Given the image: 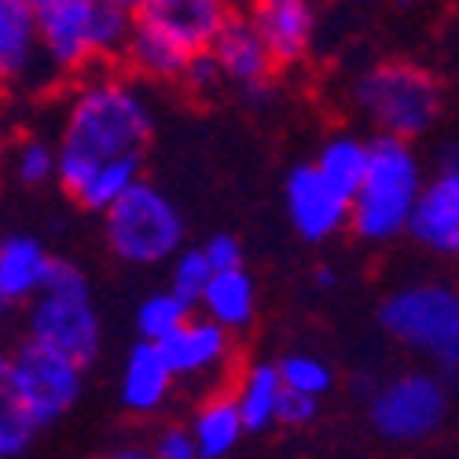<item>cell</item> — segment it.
Here are the masks:
<instances>
[{"instance_id": "e0dca14e", "label": "cell", "mask_w": 459, "mask_h": 459, "mask_svg": "<svg viewBox=\"0 0 459 459\" xmlns=\"http://www.w3.org/2000/svg\"><path fill=\"white\" fill-rule=\"evenodd\" d=\"M177 394V378L162 357L159 346L151 342H133L126 360H122V375H118V401L129 415L151 419L162 415L169 408Z\"/></svg>"}, {"instance_id": "2e32d148", "label": "cell", "mask_w": 459, "mask_h": 459, "mask_svg": "<svg viewBox=\"0 0 459 459\" xmlns=\"http://www.w3.org/2000/svg\"><path fill=\"white\" fill-rule=\"evenodd\" d=\"M52 78L37 41L33 0H0V96L37 89Z\"/></svg>"}, {"instance_id": "4fadbf2b", "label": "cell", "mask_w": 459, "mask_h": 459, "mask_svg": "<svg viewBox=\"0 0 459 459\" xmlns=\"http://www.w3.org/2000/svg\"><path fill=\"white\" fill-rule=\"evenodd\" d=\"M283 206L290 217V228L305 243H327L350 228V199L334 191L313 162L290 166L283 180Z\"/></svg>"}, {"instance_id": "4316f807", "label": "cell", "mask_w": 459, "mask_h": 459, "mask_svg": "<svg viewBox=\"0 0 459 459\" xmlns=\"http://www.w3.org/2000/svg\"><path fill=\"white\" fill-rule=\"evenodd\" d=\"M213 280V269L203 254V247H184L173 261H169V294H177L191 313L199 309V298L206 290V283Z\"/></svg>"}, {"instance_id": "5b68a950", "label": "cell", "mask_w": 459, "mask_h": 459, "mask_svg": "<svg viewBox=\"0 0 459 459\" xmlns=\"http://www.w3.org/2000/svg\"><path fill=\"white\" fill-rule=\"evenodd\" d=\"M427 184V169L419 151L404 140L371 136V159L364 184L350 199V232L360 243L382 247L408 236V224Z\"/></svg>"}, {"instance_id": "7a4b0ae2", "label": "cell", "mask_w": 459, "mask_h": 459, "mask_svg": "<svg viewBox=\"0 0 459 459\" xmlns=\"http://www.w3.org/2000/svg\"><path fill=\"white\" fill-rule=\"evenodd\" d=\"M37 41L52 78L78 82L92 70L122 66L136 26L129 0H33Z\"/></svg>"}, {"instance_id": "8fae6325", "label": "cell", "mask_w": 459, "mask_h": 459, "mask_svg": "<svg viewBox=\"0 0 459 459\" xmlns=\"http://www.w3.org/2000/svg\"><path fill=\"white\" fill-rule=\"evenodd\" d=\"M162 357L177 378V390L187 386L203 394L213 390H228V382L239 371V346H236V334L221 331L217 324H210L206 316L191 313L187 324L162 342Z\"/></svg>"}, {"instance_id": "30bf717a", "label": "cell", "mask_w": 459, "mask_h": 459, "mask_svg": "<svg viewBox=\"0 0 459 459\" xmlns=\"http://www.w3.org/2000/svg\"><path fill=\"white\" fill-rule=\"evenodd\" d=\"M12 371H15L19 397L41 430L66 419L85 394V368L70 364L66 357L37 346L30 338H22L12 350Z\"/></svg>"}, {"instance_id": "ac0fdd59", "label": "cell", "mask_w": 459, "mask_h": 459, "mask_svg": "<svg viewBox=\"0 0 459 459\" xmlns=\"http://www.w3.org/2000/svg\"><path fill=\"white\" fill-rule=\"evenodd\" d=\"M56 254L26 232L0 236V305H30L45 287Z\"/></svg>"}, {"instance_id": "ffe728a7", "label": "cell", "mask_w": 459, "mask_h": 459, "mask_svg": "<svg viewBox=\"0 0 459 459\" xmlns=\"http://www.w3.org/2000/svg\"><path fill=\"white\" fill-rule=\"evenodd\" d=\"M187 430H191V441H195V448H199V459H228L247 437L239 408H236V401L228 390L203 394L195 401V408H191Z\"/></svg>"}, {"instance_id": "f546056e", "label": "cell", "mask_w": 459, "mask_h": 459, "mask_svg": "<svg viewBox=\"0 0 459 459\" xmlns=\"http://www.w3.org/2000/svg\"><path fill=\"white\" fill-rule=\"evenodd\" d=\"M203 254H206L213 273H236V269H243V243L236 236H228V232L210 236L203 243Z\"/></svg>"}, {"instance_id": "6da1fadb", "label": "cell", "mask_w": 459, "mask_h": 459, "mask_svg": "<svg viewBox=\"0 0 459 459\" xmlns=\"http://www.w3.org/2000/svg\"><path fill=\"white\" fill-rule=\"evenodd\" d=\"M155 136V103L147 85H140L122 66L92 70L66 92L56 143V184L63 195H78V187L118 162H140Z\"/></svg>"}, {"instance_id": "cb8c5ba5", "label": "cell", "mask_w": 459, "mask_h": 459, "mask_svg": "<svg viewBox=\"0 0 459 459\" xmlns=\"http://www.w3.org/2000/svg\"><path fill=\"white\" fill-rule=\"evenodd\" d=\"M15 184L22 187H45L56 184V143L45 133H26L8 147V159L0 162Z\"/></svg>"}, {"instance_id": "1f68e13d", "label": "cell", "mask_w": 459, "mask_h": 459, "mask_svg": "<svg viewBox=\"0 0 459 459\" xmlns=\"http://www.w3.org/2000/svg\"><path fill=\"white\" fill-rule=\"evenodd\" d=\"M338 283V269H331V264H320V269L313 273V287L316 290H331Z\"/></svg>"}, {"instance_id": "ba28073f", "label": "cell", "mask_w": 459, "mask_h": 459, "mask_svg": "<svg viewBox=\"0 0 459 459\" xmlns=\"http://www.w3.org/2000/svg\"><path fill=\"white\" fill-rule=\"evenodd\" d=\"M187 224L159 184L140 180L103 213L107 250L133 269H155L184 250Z\"/></svg>"}, {"instance_id": "52a82bcc", "label": "cell", "mask_w": 459, "mask_h": 459, "mask_svg": "<svg viewBox=\"0 0 459 459\" xmlns=\"http://www.w3.org/2000/svg\"><path fill=\"white\" fill-rule=\"evenodd\" d=\"M378 327L441 375H459V283L408 280L378 301Z\"/></svg>"}, {"instance_id": "5bb4252c", "label": "cell", "mask_w": 459, "mask_h": 459, "mask_svg": "<svg viewBox=\"0 0 459 459\" xmlns=\"http://www.w3.org/2000/svg\"><path fill=\"white\" fill-rule=\"evenodd\" d=\"M247 19L257 30L276 70L305 66L316 52L320 12L305 0H257L254 8H247Z\"/></svg>"}, {"instance_id": "4dcf8cb0", "label": "cell", "mask_w": 459, "mask_h": 459, "mask_svg": "<svg viewBox=\"0 0 459 459\" xmlns=\"http://www.w3.org/2000/svg\"><path fill=\"white\" fill-rule=\"evenodd\" d=\"M320 408H324L320 401H309V397H298V394H287V390H283V401H280V411H276V427H283V430H301V427L316 423Z\"/></svg>"}, {"instance_id": "9a60e30c", "label": "cell", "mask_w": 459, "mask_h": 459, "mask_svg": "<svg viewBox=\"0 0 459 459\" xmlns=\"http://www.w3.org/2000/svg\"><path fill=\"white\" fill-rule=\"evenodd\" d=\"M210 56L224 74V85L239 89L247 100H269L273 96L276 66H273L269 52H264L257 30L250 26L247 8L243 12L236 8L232 19L221 26V33L213 37V45H210Z\"/></svg>"}, {"instance_id": "d6986e66", "label": "cell", "mask_w": 459, "mask_h": 459, "mask_svg": "<svg viewBox=\"0 0 459 459\" xmlns=\"http://www.w3.org/2000/svg\"><path fill=\"white\" fill-rule=\"evenodd\" d=\"M228 394H232V401L239 408L247 434H264L276 427V411L283 401V382H280L276 360L239 364V371L228 382Z\"/></svg>"}, {"instance_id": "3957f363", "label": "cell", "mask_w": 459, "mask_h": 459, "mask_svg": "<svg viewBox=\"0 0 459 459\" xmlns=\"http://www.w3.org/2000/svg\"><path fill=\"white\" fill-rule=\"evenodd\" d=\"M136 26L122 56V70L140 85H177L184 66L210 52L232 4L221 0H140L133 4Z\"/></svg>"}, {"instance_id": "7c38bea8", "label": "cell", "mask_w": 459, "mask_h": 459, "mask_svg": "<svg viewBox=\"0 0 459 459\" xmlns=\"http://www.w3.org/2000/svg\"><path fill=\"white\" fill-rule=\"evenodd\" d=\"M408 239L434 257L459 261V140L441 147L434 173H427Z\"/></svg>"}, {"instance_id": "f1b7e54d", "label": "cell", "mask_w": 459, "mask_h": 459, "mask_svg": "<svg viewBox=\"0 0 459 459\" xmlns=\"http://www.w3.org/2000/svg\"><path fill=\"white\" fill-rule=\"evenodd\" d=\"M147 455L151 459H199V448L191 441L187 423H162L159 434L151 437Z\"/></svg>"}, {"instance_id": "484cf974", "label": "cell", "mask_w": 459, "mask_h": 459, "mask_svg": "<svg viewBox=\"0 0 459 459\" xmlns=\"http://www.w3.org/2000/svg\"><path fill=\"white\" fill-rule=\"evenodd\" d=\"M276 371H280V382H283L287 394L309 397V401H320V404L338 382L334 368L316 353H287V357L276 360Z\"/></svg>"}, {"instance_id": "44dd1931", "label": "cell", "mask_w": 459, "mask_h": 459, "mask_svg": "<svg viewBox=\"0 0 459 459\" xmlns=\"http://www.w3.org/2000/svg\"><path fill=\"white\" fill-rule=\"evenodd\" d=\"M199 316H206L210 324H217L228 334L247 331L254 324V316H257V287H254V276L247 269L213 273V280L206 283V290L199 298Z\"/></svg>"}, {"instance_id": "9c48e42d", "label": "cell", "mask_w": 459, "mask_h": 459, "mask_svg": "<svg viewBox=\"0 0 459 459\" xmlns=\"http://www.w3.org/2000/svg\"><path fill=\"white\" fill-rule=\"evenodd\" d=\"M448 419V382L430 368H404L368 394V423L386 445H423Z\"/></svg>"}, {"instance_id": "277c9868", "label": "cell", "mask_w": 459, "mask_h": 459, "mask_svg": "<svg viewBox=\"0 0 459 459\" xmlns=\"http://www.w3.org/2000/svg\"><path fill=\"white\" fill-rule=\"evenodd\" d=\"M350 100L375 136L404 143L427 136L445 110L437 74L411 59H382L364 66L350 85Z\"/></svg>"}, {"instance_id": "d4e9b609", "label": "cell", "mask_w": 459, "mask_h": 459, "mask_svg": "<svg viewBox=\"0 0 459 459\" xmlns=\"http://www.w3.org/2000/svg\"><path fill=\"white\" fill-rule=\"evenodd\" d=\"M191 309L169 290H155L136 305V342H151V346H162L166 338H173L184 324H187Z\"/></svg>"}, {"instance_id": "d6a6232c", "label": "cell", "mask_w": 459, "mask_h": 459, "mask_svg": "<svg viewBox=\"0 0 459 459\" xmlns=\"http://www.w3.org/2000/svg\"><path fill=\"white\" fill-rule=\"evenodd\" d=\"M92 459H151V455H147V448H118V452L92 455Z\"/></svg>"}, {"instance_id": "8992f818", "label": "cell", "mask_w": 459, "mask_h": 459, "mask_svg": "<svg viewBox=\"0 0 459 459\" xmlns=\"http://www.w3.org/2000/svg\"><path fill=\"white\" fill-rule=\"evenodd\" d=\"M26 338L70 364L89 368L103 346V320L89 276L74 261L56 257L45 287L26 305Z\"/></svg>"}, {"instance_id": "603a6c76", "label": "cell", "mask_w": 459, "mask_h": 459, "mask_svg": "<svg viewBox=\"0 0 459 459\" xmlns=\"http://www.w3.org/2000/svg\"><path fill=\"white\" fill-rule=\"evenodd\" d=\"M37 434H41V427L33 423L15 386L12 353H0V459H22L33 448Z\"/></svg>"}, {"instance_id": "836d02e7", "label": "cell", "mask_w": 459, "mask_h": 459, "mask_svg": "<svg viewBox=\"0 0 459 459\" xmlns=\"http://www.w3.org/2000/svg\"><path fill=\"white\" fill-rule=\"evenodd\" d=\"M0 316H4V305H0Z\"/></svg>"}, {"instance_id": "e575fe53", "label": "cell", "mask_w": 459, "mask_h": 459, "mask_svg": "<svg viewBox=\"0 0 459 459\" xmlns=\"http://www.w3.org/2000/svg\"><path fill=\"white\" fill-rule=\"evenodd\" d=\"M0 169H4V166H0Z\"/></svg>"}, {"instance_id": "83f0119b", "label": "cell", "mask_w": 459, "mask_h": 459, "mask_svg": "<svg viewBox=\"0 0 459 459\" xmlns=\"http://www.w3.org/2000/svg\"><path fill=\"white\" fill-rule=\"evenodd\" d=\"M177 89L187 92L191 100H213V96L224 89V74H221V66L213 63V56L203 52V56H195V59L184 66V74L177 78Z\"/></svg>"}, {"instance_id": "7402d4cb", "label": "cell", "mask_w": 459, "mask_h": 459, "mask_svg": "<svg viewBox=\"0 0 459 459\" xmlns=\"http://www.w3.org/2000/svg\"><path fill=\"white\" fill-rule=\"evenodd\" d=\"M368 159H371V136L364 140L360 133H331L320 151H316V173L334 187L342 191L346 199L357 195V187L364 184V173H368Z\"/></svg>"}]
</instances>
